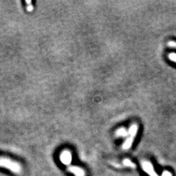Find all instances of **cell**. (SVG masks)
I'll return each instance as SVG.
<instances>
[{
  "label": "cell",
  "mask_w": 176,
  "mask_h": 176,
  "mask_svg": "<svg viewBox=\"0 0 176 176\" xmlns=\"http://www.w3.org/2000/svg\"><path fill=\"white\" fill-rule=\"evenodd\" d=\"M0 167L6 168L15 174H20L22 172L21 165L17 162L9 158L0 157Z\"/></svg>",
  "instance_id": "cell-1"
},
{
  "label": "cell",
  "mask_w": 176,
  "mask_h": 176,
  "mask_svg": "<svg viewBox=\"0 0 176 176\" xmlns=\"http://www.w3.org/2000/svg\"><path fill=\"white\" fill-rule=\"evenodd\" d=\"M138 126L137 123L132 124L131 126L129 128V130H128V137L122 145V148L124 150H128L131 148L134 142V140L136 138V136H137V134L138 133Z\"/></svg>",
  "instance_id": "cell-2"
},
{
  "label": "cell",
  "mask_w": 176,
  "mask_h": 176,
  "mask_svg": "<svg viewBox=\"0 0 176 176\" xmlns=\"http://www.w3.org/2000/svg\"><path fill=\"white\" fill-rule=\"evenodd\" d=\"M142 168L150 176H158L153 168L152 164L148 161H142L141 163Z\"/></svg>",
  "instance_id": "cell-3"
},
{
  "label": "cell",
  "mask_w": 176,
  "mask_h": 176,
  "mask_svg": "<svg viewBox=\"0 0 176 176\" xmlns=\"http://www.w3.org/2000/svg\"><path fill=\"white\" fill-rule=\"evenodd\" d=\"M60 160L64 164H69L72 161V155L69 151L65 150L60 155Z\"/></svg>",
  "instance_id": "cell-4"
},
{
  "label": "cell",
  "mask_w": 176,
  "mask_h": 176,
  "mask_svg": "<svg viewBox=\"0 0 176 176\" xmlns=\"http://www.w3.org/2000/svg\"><path fill=\"white\" fill-rule=\"evenodd\" d=\"M68 170L70 173L73 174L75 176H85V172L83 169L79 168L78 167H69L68 168Z\"/></svg>",
  "instance_id": "cell-5"
},
{
  "label": "cell",
  "mask_w": 176,
  "mask_h": 176,
  "mask_svg": "<svg viewBox=\"0 0 176 176\" xmlns=\"http://www.w3.org/2000/svg\"><path fill=\"white\" fill-rule=\"evenodd\" d=\"M129 131H127L126 129L120 128L118 129L115 132V136L118 137H125L128 136Z\"/></svg>",
  "instance_id": "cell-6"
},
{
  "label": "cell",
  "mask_w": 176,
  "mask_h": 176,
  "mask_svg": "<svg viewBox=\"0 0 176 176\" xmlns=\"http://www.w3.org/2000/svg\"><path fill=\"white\" fill-rule=\"evenodd\" d=\"M123 164L125 167H130V168H136V167H137L136 164L134 163H133L131 160L128 159H124L123 160Z\"/></svg>",
  "instance_id": "cell-7"
},
{
  "label": "cell",
  "mask_w": 176,
  "mask_h": 176,
  "mask_svg": "<svg viewBox=\"0 0 176 176\" xmlns=\"http://www.w3.org/2000/svg\"><path fill=\"white\" fill-rule=\"evenodd\" d=\"M168 59L174 63H176V54L175 53H171L168 55Z\"/></svg>",
  "instance_id": "cell-8"
},
{
  "label": "cell",
  "mask_w": 176,
  "mask_h": 176,
  "mask_svg": "<svg viewBox=\"0 0 176 176\" xmlns=\"http://www.w3.org/2000/svg\"><path fill=\"white\" fill-rule=\"evenodd\" d=\"M168 47L171 48H175L176 49V41H170L168 42Z\"/></svg>",
  "instance_id": "cell-9"
},
{
  "label": "cell",
  "mask_w": 176,
  "mask_h": 176,
  "mask_svg": "<svg viewBox=\"0 0 176 176\" xmlns=\"http://www.w3.org/2000/svg\"><path fill=\"white\" fill-rule=\"evenodd\" d=\"M162 176H172V175L170 172H168V171H164L162 174Z\"/></svg>",
  "instance_id": "cell-10"
}]
</instances>
